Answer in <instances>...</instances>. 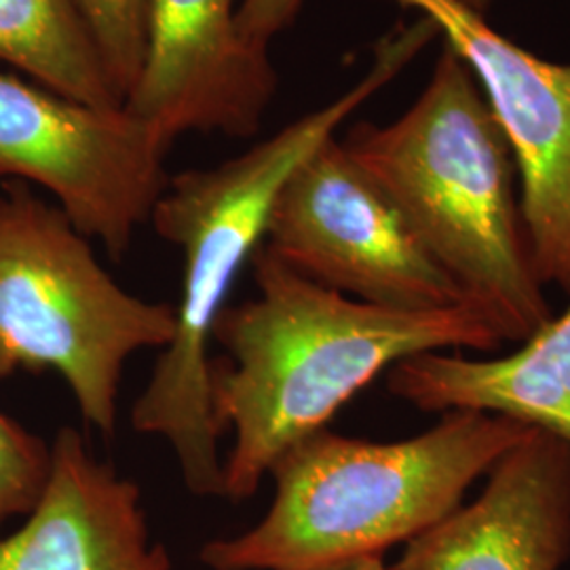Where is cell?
<instances>
[{"label":"cell","instance_id":"obj_16","mask_svg":"<svg viewBox=\"0 0 570 570\" xmlns=\"http://www.w3.org/2000/svg\"><path fill=\"white\" fill-rule=\"evenodd\" d=\"M305 0H242L239 28L254 45L266 47L285 32L303 9Z\"/></svg>","mask_w":570,"mask_h":570},{"label":"cell","instance_id":"obj_11","mask_svg":"<svg viewBox=\"0 0 570 570\" xmlns=\"http://www.w3.org/2000/svg\"><path fill=\"white\" fill-rule=\"evenodd\" d=\"M0 570H171V558L150 539L138 484L61 428L39 503L18 532L0 534Z\"/></svg>","mask_w":570,"mask_h":570},{"label":"cell","instance_id":"obj_12","mask_svg":"<svg viewBox=\"0 0 570 570\" xmlns=\"http://www.w3.org/2000/svg\"><path fill=\"white\" fill-rule=\"evenodd\" d=\"M391 395L421 412L478 410L570 444V305L503 357L428 351L387 372Z\"/></svg>","mask_w":570,"mask_h":570},{"label":"cell","instance_id":"obj_2","mask_svg":"<svg viewBox=\"0 0 570 570\" xmlns=\"http://www.w3.org/2000/svg\"><path fill=\"white\" fill-rule=\"evenodd\" d=\"M428 47L414 26H395L376 42L366 75L343 96L308 112L244 155L169 176L150 225L183 252L176 334L140 397L131 425L171 446L184 484L197 497H223L220 429L209 400L212 332L245 263L265 242L266 220L289 174L370 102Z\"/></svg>","mask_w":570,"mask_h":570},{"label":"cell","instance_id":"obj_18","mask_svg":"<svg viewBox=\"0 0 570 570\" xmlns=\"http://www.w3.org/2000/svg\"><path fill=\"white\" fill-rule=\"evenodd\" d=\"M463 4H468L471 9H475V11H484L487 9V4H490L492 0H461Z\"/></svg>","mask_w":570,"mask_h":570},{"label":"cell","instance_id":"obj_13","mask_svg":"<svg viewBox=\"0 0 570 570\" xmlns=\"http://www.w3.org/2000/svg\"><path fill=\"white\" fill-rule=\"evenodd\" d=\"M0 61L70 100L122 106L77 0H0Z\"/></svg>","mask_w":570,"mask_h":570},{"label":"cell","instance_id":"obj_10","mask_svg":"<svg viewBox=\"0 0 570 570\" xmlns=\"http://www.w3.org/2000/svg\"><path fill=\"white\" fill-rule=\"evenodd\" d=\"M569 558L570 444L532 428L469 505L407 541L393 570H562Z\"/></svg>","mask_w":570,"mask_h":570},{"label":"cell","instance_id":"obj_3","mask_svg":"<svg viewBox=\"0 0 570 570\" xmlns=\"http://www.w3.org/2000/svg\"><path fill=\"white\" fill-rule=\"evenodd\" d=\"M343 144L503 343H524L550 322L510 142L450 47L442 45L425 89L400 119L357 122Z\"/></svg>","mask_w":570,"mask_h":570},{"label":"cell","instance_id":"obj_7","mask_svg":"<svg viewBox=\"0 0 570 570\" xmlns=\"http://www.w3.org/2000/svg\"><path fill=\"white\" fill-rule=\"evenodd\" d=\"M169 144L125 106L70 100L0 70V176L47 188L75 228L121 261L150 223Z\"/></svg>","mask_w":570,"mask_h":570},{"label":"cell","instance_id":"obj_17","mask_svg":"<svg viewBox=\"0 0 570 570\" xmlns=\"http://www.w3.org/2000/svg\"><path fill=\"white\" fill-rule=\"evenodd\" d=\"M306 570H387V567H385V556H362V558H351L343 562Z\"/></svg>","mask_w":570,"mask_h":570},{"label":"cell","instance_id":"obj_4","mask_svg":"<svg viewBox=\"0 0 570 570\" xmlns=\"http://www.w3.org/2000/svg\"><path fill=\"white\" fill-rule=\"evenodd\" d=\"M530 425L450 410L421 435L372 442L324 428L285 449L268 469L273 501L237 537L207 541L209 570H306L385 556L463 505Z\"/></svg>","mask_w":570,"mask_h":570},{"label":"cell","instance_id":"obj_14","mask_svg":"<svg viewBox=\"0 0 570 570\" xmlns=\"http://www.w3.org/2000/svg\"><path fill=\"white\" fill-rule=\"evenodd\" d=\"M122 104L140 77L148 0H77Z\"/></svg>","mask_w":570,"mask_h":570},{"label":"cell","instance_id":"obj_15","mask_svg":"<svg viewBox=\"0 0 570 570\" xmlns=\"http://www.w3.org/2000/svg\"><path fill=\"white\" fill-rule=\"evenodd\" d=\"M51 473V446L0 412V527L30 513Z\"/></svg>","mask_w":570,"mask_h":570},{"label":"cell","instance_id":"obj_1","mask_svg":"<svg viewBox=\"0 0 570 570\" xmlns=\"http://www.w3.org/2000/svg\"><path fill=\"white\" fill-rule=\"evenodd\" d=\"M258 296L228 305L212 341L226 357L209 364V400L220 433L233 431L223 499L256 494L275 459L402 360L428 351L503 345L471 305L402 311L370 305L315 284L265 244L254 256Z\"/></svg>","mask_w":570,"mask_h":570},{"label":"cell","instance_id":"obj_5","mask_svg":"<svg viewBox=\"0 0 570 570\" xmlns=\"http://www.w3.org/2000/svg\"><path fill=\"white\" fill-rule=\"evenodd\" d=\"M174 334L176 306L122 289L58 205L0 190V379L56 370L85 423L112 435L122 367Z\"/></svg>","mask_w":570,"mask_h":570},{"label":"cell","instance_id":"obj_9","mask_svg":"<svg viewBox=\"0 0 570 570\" xmlns=\"http://www.w3.org/2000/svg\"><path fill=\"white\" fill-rule=\"evenodd\" d=\"M237 13V0H148L142 68L122 106L169 146L190 131L249 138L265 121L277 72Z\"/></svg>","mask_w":570,"mask_h":570},{"label":"cell","instance_id":"obj_8","mask_svg":"<svg viewBox=\"0 0 570 570\" xmlns=\"http://www.w3.org/2000/svg\"><path fill=\"white\" fill-rule=\"evenodd\" d=\"M425 16L478 82L520 174V216L543 285L570 296V63L543 60L461 0H391Z\"/></svg>","mask_w":570,"mask_h":570},{"label":"cell","instance_id":"obj_6","mask_svg":"<svg viewBox=\"0 0 570 570\" xmlns=\"http://www.w3.org/2000/svg\"><path fill=\"white\" fill-rule=\"evenodd\" d=\"M263 244L306 279L362 303L402 311L469 303L387 190L336 136L289 174Z\"/></svg>","mask_w":570,"mask_h":570}]
</instances>
